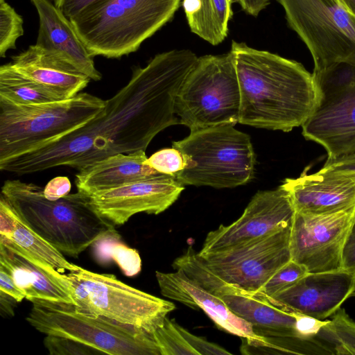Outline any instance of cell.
<instances>
[{
  "label": "cell",
  "mask_w": 355,
  "mask_h": 355,
  "mask_svg": "<svg viewBox=\"0 0 355 355\" xmlns=\"http://www.w3.org/2000/svg\"><path fill=\"white\" fill-rule=\"evenodd\" d=\"M184 186L174 177L158 173L86 196L92 208L116 226L123 225L138 213L159 214L164 211L177 200Z\"/></svg>",
  "instance_id": "obj_14"
},
{
  "label": "cell",
  "mask_w": 355,
  "mask_h": 355,
  "mask_svg": "<svg viewBox=\"0 0 355 355\" xmlns=\"http://www.w3.org/2000/svg\"><path fill=\"white\" fill-rule=\"evenodd\" d=\"M355 216V207L327 214L295 212L291 225V260L309 272L342 268V251Z\"/></svg>",
  "instance_id": "obj_13"
},
{
  "label": "cell",
  "mask_w": 355,
  "mask_h": 355,
  "mask_svg": "<svg viewBox=\"0 0 355 355\" xmlns=\"http://www.w3.org/2000/svg\"><path fill=\"white\" fill-rule=\"evenodd\" d=\"M53 1H55V0H53Z\"/></svg>",
  "instance_id": "obj_45"
},
{
  "label": "cell",
  "mask_w": 355,
  "mask_h": 355,
  "mask_svg": "<svg viewBox=\"0 0 355 355\" xmlns=\"http://www.w3.org/2000/svg\"><path fill=\"white\" fill-rule=\"evenodd\" d=\"M355 293V274L343 268L308 272L293 286L271 297L281 309L319 320L334 315Z\"/></svg>",
  "instance_id": "obj_17"
},
{
  "label": "cell",
  "mask_w": 355,
  "mask_h": 355,
  "mask_svg": "<svg viewBox=\"0 0 355 355\" xmlns=\"http://www.w3.org/2000/svg\"><path fill=\"white\" fill-rule=\"evenodd\" d=\"M295 317V330L302 339H311L320 330L328 320H319L312 316L293 312Z\"/></svg>",
  "instance_id": "obj_36"
},
{
  "label": "cell",
  "mask_w": 355,
  "mask_h": 355,
  "mask_svg": "<svg viewBox=\"0 0 355 355\" xmlns=\"http://www.w3.org/2000/svg\"><path fill=\"white\" fill-rule=\"evenodd\" d=\"M248 15L257 17L270 2V0H236Z\"/></svg>",
  "instance_id": "obj_41"
},
{
  "label": "cell",
  "mask_w": 355,
  "mask_h": 355,
  "mask_svg": "<svg viewBox=\"0 0 355 355\" xmlns=\"http://www.w3.org/2000/svg\"><path fill=\"white\" fill-rule=\"evenodd\" d=\"M18 302L11 295L0 291V313L3 317H12L14 309Z\"/></svg>",
  "instance_id": "obj_42"
},
{
  "label": "cell",
  "mask_w": 355,
  "mask_h": 355,
  "mask_svg": "<svg viewBox=\"0 0 355 355\" xmlns=\"http://www.w3.org/2000/svg\"><path fill=\"white\" fill-rule=\"evenodd\" d=\"M313 338L329 354L355 355V322L343 309L340 308Z\"/></svg>",
  "instance_id": "obj_28"
},
{
  "label": "cell",
  "mask_w": 355,
  "mask_h": 355,
  "mask_svg": "<svg viewBox=\"0 0 355 355\" xmlns=\"http://www.w3.org/2000/svg\"><path fill=\"white\" fill-rule=\"evenodd\" d=\"M236 0H182L191 31L213 46L225 40Z\"/></svg>",
  "instance_id": "obj_25"
},
{
  "label": "cell",
  "mask_w": 355,
  "mask_h": 355,
  "mask_svg": "<svg viewBox=\"0 0 355 355\" xmlns=\"http://www.w3.org/2000/svg\"><path fill=\"white\" fill-rule=\"evenodd\" d=\"M1 195L31 230L69 257H78L100 239L117 232L78 191L50 200L39 185L8 180Z\"/></svg>",
  "instance_id": "obj_3"
},
{
  "label": "cell",
  "mask_w": 355,
  "mask_h": 355,
  "mask_svg": "<svg viewBox=\"0 0 355 355\" xmlns=\"http://www.w3.org/2000/svg\"><path fill=\"white\" fill-rule=\"evenodd\" d=\"M243 354H304L302 350H309L313 354H327L322 345L314 338L302 339L293 337L259 336L257 338H242L240 347Z\"/></svg>",
  "instance_id": "obj_27"
},
{
  "label": "cell",
  "mask_w": 355,
  "mask_h": 355,
  "mask_svg": "<svg viewBox=\"0 0 355 355\" xmlns=\"http://www.w3.org/2000/svg\"><path fill=\"white\" fill-rule=\"evenodd\" d=\"M28 301L32 307L26 320L45 335L69 338L105 354L161 355L152 334L145 330L85 312L72 303Z\"/></svg>",
  "instance_id": "obj_7"
},
{
  "label": "cell",
  "mask_w": 355,
  "mask_h": 355,
  "mask_svg": "<svg viewBox=\"0 0 355 355\" xmlns=\"http://www.w3.org/2000/svg\"><path fill=\"white\" fill-rule=\"evenodd\" d=\"M173 147L184 158V167L175 176L183 185L232 188L253 178L256 157L250 137L232 125L191 131Z\"/></svg>",
  "instance_id": "obj_6"
},
{
  "label": "cell",
  "mask_w": 355,
  "mask_h": 355,
  "mask_svg": "<svg viewBox=\"0 0 355 355\" xmlns=\"http://www.w3.org/2000/svg\"><path fill=\"white\" fill-rule=\"evenodd\" d=\"M97 0H55L57 8L69 19L82 12Z\"/></svg>",
  "instance_id": "obj_40"
},
{
  "label": "cell",
  "mask_w": 355,
  "mask_h": 355,
  "mask_svg": "<svg viewBox=\"0 0 355 355\" xmlns=\"http://www.w3.org/2000/svg\"><path fill=\"white\" fill-rule=\"evenodd\" d=\"M308 272L305 266L291 259L271 277L259 293L273 297L295 284Z\"/></svg>",
  "instance_id": "obj_32"
},
{
  "label": "cell",
  "mask_w": 355,
  "mask_h": 355,
  "mask_svg": "<svg viewBox=\"0 0 355 355\" xmlns=\"http://www.w3.org/2000/svg\"><path fill=\"white\" fill-rule=\"evenodd\" d=\"M155 272L161 293L192 309H202L224 331L241 338H257L250 324L234 313L223 300L204 289L182 270Z\"/></svg>",
  "instance_id": "obj_19"
},
{
  "label": "cell",
  "mask_w": 355,
  "mask_h": 355,
  "mask_svg": "<svg viewBox=\"0 0 355 355\" xmlns=\"http://www.w3.org/2000/svg\"><path fill=\"white\" fill-rule=\"evenodd\" d=\"M76 306L81 310L152 334L175 309L170 301L125 284L110 274L80 268L64 275Z\"/></svg>",
  "instance_id": "obj_9"
},
{
  "label": "cell",
  "mask_w": 355,
  "mask_h": 355,
  "mask_svg": "<svg viewBox=\"0 0 355 355\" xmlns=\"http://www.w3.org/2000/svg\"><path fill=\"white\" fill-rule=\"evenodd\" d=\"M344 8L355 17V0H338Z\"/></svg>",
  "instance_id": "obj_44"
},
{
  "label": "cell",
  "mask_w": 355,
  "mask_h": 355,
  "mask_svg": "<svg viewBox=\"0 0 355 355\" xmlns=\"http://www.w3.org/2000/svg\"><path fill=\"white\" fill-rule=\"evenodd\" d=\"M297 178H286L280 185L289 194L295 211L327 214L355 207V170L324 165Z\"/></svg>",
  "instance_id": "obj_16"
},
{
  "label": "cell",
  "mask_w": 355,
  "mask_h": 355,
  "mask_svg": "<svg viewBox=\"0 0 355 355\" xmlns=\"http://www.w3.org/2000/svg\"><path fill=\"white\" fill-rule=\"evenodd\" d=\"M342 268L355 274V216L343 248Z\"/></svg>",
  "instance_id": "obj_37"
},
{
  "label": "cell",
  "mask_w": 355,
  "mask_h": 355,
  "mask_svg": "<svg viewBox=\"0 0 355 355\" xmlns=\"http://www.w3.org/2000/svg\"><path fill=\"white\" fill-rule=\"evenodd\" d=\"M182 0H97L69 19L94 57L119 58L171 21Z\"/></svg>",
  "instance_id": "obj_4"
},
{
  "label": "cell",
  "mask_w": 355,
  "mask_h": 355,
  "mask_svg": "<svg viewBox=\"0 0 355 355\" xmlns=\"http://www.w3.org/2000/svg\"><path fill=\"white\" fill-rule=\"evenodd\" d=\"M198 56L189 49L156 55L105 100L103 110L82 127L0 163L2 171L26 175L57 166L80 171L117 153L146 150L152 139L180 123L175 98Z\"/></svg>",
  "instance_id": "obj_1"
},
{
  "label": "cell",
  "mask_w": 355,
  "mask_h": 355,
  "mask_svg": "<svg viewBox=\"0 0 355 355\" xmlns=\"http://www.w3.org/2000/svg\"><path fill=\"white\" fill-rule=\"evenodd\" d=\"M152 335L161 355H200L180 333L178 323L167 316Z\"/></svg>",
  "instance_id": "obj_30"
},
{
  "label": "cell",
  "mask_w": 355,
  "mask_h": 355,
  "mask_svg": "<svg viewBox=\"0 0 355 355\" xmlns=\"http://www.w3.org/2000/svg\"><path fill=\"white\" fill-rule=\"evenodd\" d=\"M146 164L157 172L174 178L184 167L182 155L173 147L161 149L155 152L147 158Z\"/></svg>",
  "instance_id": "obj_34"
},
{
  "label": "cell",
  "mask_w": 355,
  "mask_h": 355,
  "mask_svg": "<svg viewBox=\"0 0 355 355\" xmlns=\"http://www.w3.org/2000/svg\"><path fill=\"white\" fill-rule=\"evenodd\" d=\"M178 328L184 338L200 355H226L231 352L221 346L209 342L202 337L197 336L178 324Z\"/></svg>",
  "instance_id": "obj_35"
},
{
  "label": "cell",
  "mask_w": 355,
  "mask_h": 355,
  "mask_svg": "<svg viewBox=\"0 0 355 355\" xmlns=\"http://www.w3.org/2000/svg\"><path fill=\"white\" fill-rule=\"evenodd\" d=\"M145 150L117 153L91 164L76 174L77 191L85 195L121 187L159 172L146 164Z\"/></svg>",
  "instance_id": "obj_22"
},
{
  "label": "cell",
  "mask_w": 355,
  "mask_h": 355,
  "mask_svg": "<svg viewBox=\"0 0 355 355\" xmlns=\"http://www.w3.org/2000/svg\"><path fill=\"white\" fill-rule=\"evenodd\" d=\"M44 345L51 355H90L103 354L78 340L55 335H46Z\"/></svg>",
  "instance_id": "obj_33"
},
{
  "label": "cell",
  "mask_w": 355,
  "mask_h": 355,
  "mask_svg": "<svg viewBox=\"0 0 355 355\" xmlns=\"http://www.w3.org/2000/svg\"><path fill=\"white\" fill-rule=\"evenodd\" d=\"M0 97L21 104H37L63 100L21 75L10 62L0 67Z\"/></svg>",
  "instance_id": "obj_26"
},
{
  "label": "cell",
  "mask_w": 355,
  "mask_h": 355,
  "mask_svg": "<svg viewBox=\"0 0 355 355\" xmlns=\"http://www.w3.org/2000/svg\"><path fill=\"white\" fill-rule=\"evenodd\" d=\"M240 89L233 55L198 58L175 98L180 123L191 131L239 123Z\"/></svg>",
  "instance_id": "obj_8"
},
{
  "label": "cell",
  "mask_w": 355,
  "mask_h": 355,
  "mask_svg": "<svg viewBox=\"0 0 355 355\" xmlns=\"http://www.w3.org/2000/svg\"><path fill=\"white\" fill-rule=\"evenodd\" d=\"M355 294V293H354Z\"/></svg>",
  "instance_id": "obj_46"
},
{
  "label": "cell",
  "mask_w": 355,
  "mask_h": 355,
  "mask_svg": "<svg viewBox=\"0 0 355 355\" xmlns=\"http://www.w3.org/2000/svg\"><path fill=\"white\" fill-rule=\"evenodd\" d=\"M23 19L6 0H0V56L16 48L17 40L23 35Z\"/></svg>",
  "instance_id": "obj_31"
},
{
  "label": "cell",
  "mask_w": 355,
  "mask_h": 355,
  "mask_svg": "<svg viewBox=\"0 0 355 355\" xmlns=\"http://www.w3.org/2000/svg\"><path fill=\"white\" fill-rule=\"evenodd\" d=\"M105 105V100L87 92L37 104L0 97V163L82 127Z\"/></svg>",
  "instance_id": "obj_5"
},
{
  "label": "cell",
  "mask_w": 355,
  "mask_h": 355,
  "mask_svg": "<svg viewBox=\"0 0 355 355\" xmlns=\"http://www.w3.org/2000/svg\"><path fill=\"white\" fill-rule=\"evenodd\" d=\"M220 298L234 313L250 324L257 336L299 338L293 313L277 306L263 295L239 292Z\"/></svg>",
  "instance_id": "obj_23"
},
{
  "label": "cell",
  "mask_w": 355,
  "mask_h": 355,
  "mask_svg": "<svg viewBox=\"0 0 355 355\" xmlns=\"http://www.w3.org/2000/svg\"><path fill=\"white\" fill-rule=\"evenodd\" d=\"M0 291L15 298L19 302L26 298V295L15 284L9 269L0 263Z\"/></svg>",
  "instance_id": "obj_39"
},
{
  "label": "cell",
  "mask_w": 355,
  "mask_h": 355,
  "mask_svg": "<svg viewBox=\"0 0 355 355\" xmlns=\"http://www.w3.org/2000/svg\"><path fill=\"white\" fill-rule=\"evenodd\" d=\"M291 226L270 234L198 254L206 266L227 283L250 294L266 283L291 258Z\"/></svg>",
  "instance_id": "obj_12"
},
{
  "label": "cell",
  "mask_w": 355,
  "mask_h": 355,
  "mask_svg": "<svg viewBox=\"0 0 355 355\" xmlns=\"http://www.w3.org/2000/svg\"><path fill=\"white\" fill-rule=\"evenodd\" d=\"M0 236L8 239L33 258L60 273L80 268L69 262L61 252L24 223L2 195L0 197Z\"/></svg>",
  "instance_id": "obj_24"
},
{
  "label": "cell",
  "mask_w": 355,
  "mask_h": 355,
  "mask_svg": "<svg viewBox=\"0 0 355 355\" xmlns=\"http://www.w3.org/2000/svg\"><path fill=\"white\" fill-rule=\"evenodd\" d=\"M118 232L107 235L92 246L94 254L101 263L114 261L123 273L128 277L137 275L141 269V259L138 251L121 241Z\"/></svg>",
  "instance_id": "obj_29"
},
{
  "label": "cell",
  "mask_w": 355,
  "mask_h": 355,
  "mask_svg": "<svg viewBox=\"0 0 355 355\" xmlns=\"http://www.w3.org/2000/svg\"><path fill=\"white\" fill-rule=\"evenodd\" d=\"M71 189V184L67 177L58 176L46 184L44 194L48 200H55L70 193Z\"/></svg>",
  "instance_id": "obj_38"
},
{
  "label": "cell",
  "mask_w": 355,
  "mask_h": 355,
  "mask_svg": "<svg viewBox=\"0 0 355 355\" xmlns=\"http://www.w3.org/2000/svg\"><path fill=\"white\" fill-rule=\"evenodd\" d=\"M313 76L318 101L302 135L322 146L327 160L355 154V63H336Z\"/></svg>",
  "instance_id": "obj_10"
},
{
  "label": "cell",
  "mask_w": 355,
  "mask_h": 355,
  "mask_svg": "<svg viewBox=\"0 0 355 355\" xmlns=\"http://www.w3.org/2000/svg\"><path fill=\"white\" fill-rule=\"evenodd\" d=\"M11 64L19 73L62 99L80 93L91 80L58 53L36 44L13 56Z\"/></svg>",
  "instance_id": "obj_21"
},
{
  "label": "cell",
  "mask_w": 355,
  "mask_h": 355,
  "mask_svg": "<svg viewBox=\"0 0 355 355\" xmlns=\"http://www.w3.org/2000/svg\"><path fill=\"white\" fill-rule=\"evenodd\" d=\"M324 165L331 166L339 168L355 170V154L341 157L335 159H327Z\"/></svg>",
  "instance_id": "obj_43"
},
{
  "label": "cell",
  "mask_w": 355,
  "mask_h": 355,
  "mask_svg": "<svg viewBox=\"0 0 355 355\" xmlns=\"http://www.w3.org/2000/svg\"><path fill=\"white\" fill-rule=\"evenodd\" d=\"M240 89L239 123L289 132L313 112L318 90L313 73L300 62L232 41Z\"/></svg>",
  "instance_id": "obj_2"
},
{
  "label": "cell",
  "mask_w": 355,
  "mask_h": 355,
  "mask_svg": "<svg viewBox=\"0 0 355 355\" xmlns=\"http://www.w3.org/2000/svg\"><path fill=\"white\" fill-rule=\"evenodd\" d=\"M295 212L289 194L281 186L259 191L236 221L208 232L198 252L220 250L291 226Z\"/></svg>",
  "instance_id": "obj_15"
},
{
  "label": "cell",
  "mask_w": 355,
  "mask_h": 355,
  "mask_svg": "<svg viewBox=\"0 0 355 355\" xmlns=\"http://www.w3.org/2000/svg\"><path fill=\"white\" fill-rule=\"evenodd\" d=\"M276 1L309 50L313 72L338 62L355 63V17L338 0Z\"/></svg>",
  "instance_id": "obj_11"
},
{
  "label": "cell",
  "mask_w": 355,
  "mask_h": 355,
  "mask_svg": "<svg viewBox=\"0 0 355 355\" xmlns=\"http://www.w3.org/2000/svg\"><path fill=\"white\" fill-rule=\"evenodd\" d=\"M39 17L36 45L58 53L91 80L102 78L94 56L78 36L70 20L50 0H31Z\"/></svg>",
  "instance_id": "obj_20"
},
{
  "label": "cell",
  "mask_w": 355,
  "mask_h": 355,
  "mask_svg": "<svg viewBox=\"0 0 355 355\" xmlns=\"http://www.w3.org/2000/svg\"><path fill=\"white\" fill-rule=\"evenodd\" d=\"M0 263L9 269L26 300L41 298L76 304L64 274L44 265L2 236H0Z\"/></svg>",
  "instance_id": "obj_18"
}]
</instances>
